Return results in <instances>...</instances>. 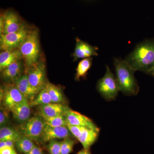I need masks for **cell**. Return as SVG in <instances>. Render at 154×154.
Masks as SVG:
<instances>
[{
	"mask_svg": "<svg viewBox=\"0 0 154 154\" xmlns=\"http://www.w3.org/2000/svg\"><path fill=\"white\" fill-rule=\"evenodd\" d=\"M125 60L135 72L149 74L154 66V41L146 40L138 44Z\"/></svg>",
	"mask_w": 154,
	"mask_h": 154,
	"instance_id": "cell-1",
	"label": "cell"
},
{
	"mask_svg": "<svg viewBox=\"0 0 154 154\" xmlns=\"http://www.w3.org/2000/svg\"><path fill=\"white\" fill-rule=\"evenodd\" d=\"M114 65L119 91L127 96L137 95L139 86L134 77V71L125 60L115 58Z\"/></svg>",
	"mask_w": 154,
	"mask_h": 154,
	"instance_id": "cell-2",
	"label": "cell"
},
{
	"mask_svg": "<svg viewBox=\"0 0 154 154\" xmlns=\"http://www.w3.org/2000/svg\"><path fill=\"white\" fill-rule=\"evenodd\" d=\"M19 49L26 66L30 68L38 62L39 45L37 31H30Z\"/></svg>",
	"mask_w": 154,
	"mask_h": 154,
	"instance_id": "cell-3",
	"label": "cell"
},
{
	"mask_svg": "<svg viewBox=\"0 0 154 154\" xmlns=\"http://www.w3.org/2000/svg\"><path fill=\"white\" fill-rule=\"evenodd\" d=\"M98 89L104 99L108 101L115 99L120 91L116 78L108 66L105 75L98 82Z\"/></svg>",
	"mask_w": 154,
	"mask_h": 154,
	"instance_id": "cell-4",
	"label": "cell"
},
{
	"mask_svg": "<svg viewBox=\"0 0 154 154\" xmlns=\"http://www.w3.org/2000/svg\"><path fill=\"white\" fill-rule=\"evenodd\" d=\"M45 123L41 116H35L29 118L20 126L22 135L29 138L33 141L41 140Z\"/></svg>",
	"mask_w": 154,
	"mask_h": 154,
	"instance_id": "cell-5",
	"label": "cell"
},
{
	"mask_svg": "<svg viewBox=\"0 0 154 154\" xmlns=\"http://www.w3.org/2000/svg\"><path fill=\"white\" fill-rule=\"evenodd\" d=\"M30 31L23 25L16 32L1 34L0 46L3 51L11 50L19 48L27 38Z\"/></svg>",
	"mask_w": 154,
	"mask_h": 154,
	"instance_id": "cell-6",
	"label": "cell"
},
{
	"mask_svg": "<svg viewBox=\"0 0 154 154\" xmlns=\"http://www.w3.org/2000/svg\"><path fill=\"white\" fill-rule=\"evenodd\" d=\"M27 75L30 85L38 92L45 88V66L42 62H38L30 67Z\"/></svg>",
	"mask_w": 154,
	"mask_h": 154,
	"instance_id": "cell-7",
	"label": "cell"
},
{
	"mask_svg": "<svg viewBox=\"0 0 154 154\" xmlns=\"http://www.w3.org/2000/svg\"><path fill=\"white\" fill-rule=\"evenodd\" d=\"M0 24L1 34L16 32L23 25L18 16L12 11L6 12L1 17Z\"/></svg>",
	"mask_w": 154,
	"mask_h": 154,
	"instance_id": "cell-8",
	"label": "cell"
},
{
	"mask_svg": "<svg viewBox=\"0 0 154 154\" xmlns=\"http://www.w3.org/2000/svg\"><path fill=\"white\" fill-rule=\"evenodd\" d=\"M72 135L67 126L52 127L45 124L42 135L41 140L49 142L57 139L70 137Z\"/></svg>",
	"mask_w": 154,
	"mask_h": 154,
	"instance_id": "cell-9",
	"label": "cell"
},
{
	"mask_svg": "<svg viewBox=\"0 0 154 154\" xmlns=\"http://www.w3.org/2000/svg\"><path fill=\"white\" fill-rule=\"evenodd\" d=\"M67 124L83 127L99 131V129L90 119L79 112L68 109L65 113Z\"/></svg>",
	"mask_w": 154,
	"mask_h": 154,
	"instance_id": "cell-10",
	"label": "cell"
},
{
	"mask_svg": "<svg viewBox=\"0 0 154 154\" xmlns=\"http://www.w3.org/2000/svg\"><path fill=\"white\" fill-rule=\"evenodd\" d=\"M3 104L9 110L25 98L15 86H9L2 93Z\"/></svg>",
	"mask_w": 154,
	"mask_h": 154,
	"instance_id": "cell-11",
	"label": "cell"
},
{
	"mask_svg": "<svg viewBox=\"0 0 154 154\" xmlns=\"http://www.w3.org/2000/svg\"><path fill=\"white\" fill-rule=\"evenodd\" d=\"M30 106L29 101L26 99L12 107L11 110L15 119L23 123L30 118Z\"/></svg>",
	"mask_w": 154,
	"mask_h": 154,
	"instance_id": "cell-12",
	"label": "cell"
},
{
	"mask_svg": "<svg viewBox=\"0 0 154 154\" xmlns=\"http://www.w3.org/2000/svg\"><path fill=\"white\" fill-rule=\"evenodd\" d=\"M16 87L25 99L32 101L39 92L30 85L27 75L19 77L16 81Z\"/></svg>",
	"mask_w": 154,
	"mask_h": 154,
	"instance_id": "cell-13",
	"label": "cell"
},
{
	"mask_svg": "<svg viewBox=\"0 0 154 154\" xmlns=\"http://www.w3.org/2000/svg\"><path fill=\"white\" fill-rule=\"evenodd\" d=\"M68 107L60 103H51L40 106V114L42 117H50L65 115Z\"/></svg>",
	"mask_w": 154,
	"mask_h": 154,
	"instance_id": "cell-14",
	"label": "cell"
},
{
	"mask_svg": "<svg viewBox=\"0 0 154 154\" xmlns=\"http://www.w3.org/2000/svg\"><path fill=\"white\" fill-rule=\"evenodd\" d=\"M97 55L98 53L95 47L77 38L76 44L74 53L75 58L76 59H85L91 57L93 56Z\"/></svg>",
	"mask_w": 154,
	"mask_h": 154,
	"instance_id": "cell-15",
	"label": "cell"
},
{
	"mask_svg": "<svg viewBox=\"0 0 154 154\" xmlns=\"http://www.w3.org/2000/svg\"><path fill=\"white\" fill-rule=\"evenodd\" d=\"M22 58L19 48L11 50L4 51L0 54V69L3 71L6 68Z\"/></svg>",
	"mask_w": 154,
	"mask_h": 154,
	"instance_id": "cell-16",
	"label": "cell"
},
{
	"mask_svg": "<svg viewBox=\"0 0 154 154\" xmlns=\"http://www.w3.org/2000/svg\"><path fill=\"white\" fill-rule=\"evenodd\" d=\"M99 131L85 128L82 134L77 140L82 144L84 149H89L97 140Z\"/></svg>",
	"mask_w": 154,
	"mask_h": 154,
	"instance_id": "cell-17",
	"label": "cell"
},
{
	"mask_svg": "<svg viewBox=\"0 0 154 154\" xmlns=\"http://www.w3.org/2000/svg\"><path fill=\"white\" fill-rule=\"evenodd\" d=\"M22 71V65L20 60L16 61L3 71L2 76L5 79H17L20 77Z\"/></svg>",
	"mask_w": 154,
	"mask_h": 154,
	"instance_id": "cell-18",
	"label": "cell"
},
{
	"mask_svg": "<svg viewBox=\"0 0 154 154\" xmlns=\"http://www.w3.org/2000/svg\"><path fill=\"white\" fill-rule=\"evenodd\" d=\"M22 136L20 131L12 128L4 126L0 129V141L11 140L16 142Z\"/></svg>",
	"mask_w": 154,
	"mask_h": 154,
	"instance_id": "cell-19",
	"label": "cell"
},
{
	"mask_svg": "<svg viewBox=\"0 0 154 154\" xmlns=\"http://www.w3.org/2000/svg\"><path fill=\"white\" fill-rule=\"evenodd\" d=\"M45 88L50 96L52 103L61 104L63 102V94L59 88L49 82L46 83Z\"/></svg>",
	"mask_w": 154,
	"mask_h": 154,
	"instance_id": "cell-20",
	"label": "cell"
},
{
	"mask_svg": "<svg viewBox=\"0 0 154 154\" xmlns=\"http://www.w3.org/2000/svg\"><path fill=\"white\" fill-rule=\"evenodd\" d=\"M35 145L33 140L23 135L15 143L17 149L21 152L25 154L29 152Z\"/></svg>",
	"mask_w": 154,
	"mask_h": 154,
	"instance_id": "cell-21",
	"label": "cell"
},
{
	"mask_svg": "<svg viewBox=\"0 0 154 154\" xmlns=\"http://www.w3.org/2000/svg\"><path fill=\"white\" fill-rule=\"evenodd\" d=\"M51 103L52 102L50 96L47 90L45 88L39 92L37 96L30 102V104L31 107H33L38 105L40 106Z\"/></svg>",
	"mask_w": 154,
	"mask_h": 154,
	"instance_id": "cell-22",
	"label": "cell"
},
{
	"mask_svg": "<svg viewBox=\"0 0 154 154\" xmlns=\"http://www.w3.org/2000/svg\"><path fill=\"white\" fill-rule=\"evenodd\" d=\"M92 65L91 57L84 59L79 63L76 69V79L79 80L86 75Z\"/></svg>",
	"mask_w": 154,
	"mask_h": 154,
	"instance_id": "cell-23",
	"label": "cell"
},
{
	"mask_svg": "<svg viewBox=\"0 0 154 154\" xmlns=\"http://www.w3.org/2000/svg\"><path fill=\"white\" fill-rule=\"evenodd\" d=\"M45 124L52 127L66 126L67 122L65 115L50 117H42Z\"/></svg>",
	"mask_w": 154,
	"mask_h": 154,
	"instance_id": "cell-24",
	"label": "cell"
},
{
	"mask_svg": "<svg viewBox=\"0 0 154 154\" xmlns=\"http://www.w3.org/2000/svg\"><path fill=\"white\" fill-rule=\"evenodd\" d=\"M75 141L69 137L64 139L61 141V154H69L73 151Z\"/></svg>",
	"mask_w": 154,
	"mask_h": 154,
	"instance_id": "cell-25",
	"label": "cell"
},
{
	"mask_svg": "<svg viewBox=\"0 0 154 154\" xmlns=\"http://www.w3.org/2000/svg\"><path fill=\"white\" fill-rule=\"evenodd\" d=\"M47 148L50 154H61V141L54 140L49 142Z\"/></svg>",
	"mask_w": 154,
	"mask_h": 154,
	"instance_id": "cell-26",
	"label": "cell"
},
{
	"mask_svg": "<svg viewBox=\"0 0 154 154\" xmlns=\"http://www.w3.org/2000/svg\"><path fill=\"white\" fill-rule=\"evenodd\" d=\"M66 126L71 134L77 139L79 137L83 130L85 128V127H83L76 126L68 124H67Z\"/></svg>",
	"mask_w": 154,
	"mask_h": 154,
	"instance_id": "cell-27",
	"label": "cell"
},
{
	"mask_svg": "<svg viewBox=\"0 0 154 154\" xmlns=\"http://www.w3.org/2000/svg\"><path fill=\"white\" fill-rule=\"evenodd\" d=\"M8 115L5 110L1 109L0 111V125L1 127H3L5 125L8 121Z\"/></svg>",
	"mask_w": 154,
	"mask_h": 154,
	"instance_id": "cell-28",
	"label": "cell"
},
{
	"mask_svg": "<svg viewBox=\"0 0 154 154\" xmlns=\"http://www.w3.org/2000/svg\"><path fill=\"white\" fill-rule=\"evenodd\" d=\"M0 154H17L14 148L6 146L0 149Z\"/></svg>",
	"mask_w": 154,
	"mask_h": 154,
	"instance_id": "cell-29",
	"label": "cell"
},
{
	"mask_svg": "<svg viewBox=\"0 0 154 154\" xmlns=\"http://www.w3.org/2000/svg\"><path fill=\"white\" fill-rule=\"evenodd\" d=\"M15 143H16V142L11 140L0 141V149L6 146L14 148Z\"/></svg>",
	"mask_w": 154,
	"mask_h": 154,
	"instance_id": "cell-30",
	"label": "cell"
},
{
	"mask_svg": "<svg viewBox=\"0 0 154 154\" xmlns=\"http://www.w3.org/2000/svg\"><path fill=\"white\" fill-rule=\"evenodd\" d=\"M26 154H44L42 149L39 147L35 145L29 152Z\"/></svg>",
	"mask_w": 154,
	"mask_h": 154,
	"instance_id": "cell-31",
	"label": "cell"
},
{
	"mask_svg": "<svg viewBox=\"0 0 154 154\" xmlns=\"http://www.w3.org/2000/svg\"><path fill=\"white\" fill-rule=\"evenodd\" d=\"M77 154H91V152L89 151V149H83L81 150L79 152L77 153Z\"/></svg>",
	"mask_w": 154,
	"mask_h": 154,
	"instance_id": "cell-32",
	"label": "cell"
},
{
	"mask_svg": "<svg viewBox=\"0 0 154 154\" xmlns=\"http://www.w3.org/2000/svg\"><path fill=\"white\" fill-rule=\"evenodd\" d=\"M148 74L151 75L152 76L154 77V66L152 69V70Z\"/></svg>",
	"mask_w": 154,
	"mask_h": 154,
	"instance_id": "cell-33",
	"label": "cell"
}]
</instances>
